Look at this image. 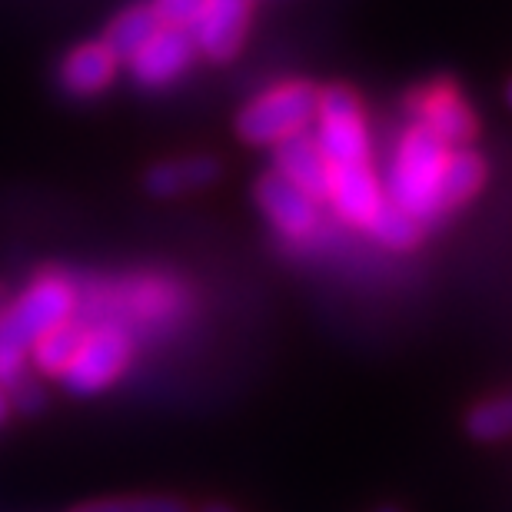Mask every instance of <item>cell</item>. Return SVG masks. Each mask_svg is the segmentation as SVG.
<instances>
[{
	"label": "cell",
	"mask_w": 512,
	"mask_h": 512,
	"mask_svg": "<svg viewBox=\"0 0 512 512\" xmlns=\"http://www.w3.org/2000/svg\"><path fill=\"white\" fill-rule=\"evenodd\" d=\"M77 290L64 273H40L0 313V386L10 389L27 376V353L54 326L74 320Z\"/></svg>",
	"instance_id": "1"
},
{
	"label": "cell",
	"mask_w": 512,
	"mask_h": 512,
	"mask_svg": "<svg viewBox=\"0 0 512 512\" xmlns=\"http://www.w3.org/2000/svg\"><path fill=\"white\" fill-rule=\"evenodd\" d=\"M446 153L449 147H443L433 133L423 130L419 124H409L399 133L393 160H389L386 187H383L386 200L396 203L399 210H406L423 227L443 217V207H439V180H443Z\"/></svg>",
	"instance_id": "2"
},
{
	"label": "cell",
	"mask_w": 512,
	"mask_h": 512,
	"mask_svg": "<svg viewBox=\"0 0 512 512\" xmlns=\"http://www.w3.org/2000/svg\"><path fill=\"white\" fill-rule=\"evenodd\" d=\"M320 90L306 80H283L256 94L237 117V133L250 147H276V143L306 133L316 120Z\"/></svg>",
	"instance_id": "3"
},
{
	"label": "cell",
	"mask_w": 512,
	"mask_h": 512,
	"mask_svg": "<svg viewBox=\"0 0 512 512\" xmlns=\"http://www.w3.org/2000/svg\"><path fill=\"white\" fill-rule=\"evenodd\" d=\"M316 147L330 167L346 163H370V130H366L363 104L350 87L336 84L320 90L316 104Z\"/></svg>",
	"instance_id": "4"
},
{
	"label": "cell",
	"mask_w": 512,
	"mask_h": 512,
	"mask_svg": "<svg viewBox=\"0 0 512 512\" xmlns=\"http://www.w3.org/2000/svg\"><path fill=\"white\" fill-rule=\"evenodd\" d=\"M130 356H133V340L124 326L100 323L94 330H87L74 363L60 373V383L74 396L104 393V389L114 386L120 380V373L130 366Z\"/></svg>",
	"instance_id": "5"
},
{
	"label": "cell",
	"mask_w": 512,
	"mask_h": 512,
	"mask_svg": "<svg viewBox=\"0 0 512 512\" xmlns=\"http://www.w3.org/2000/svg\"><path fill=\"white\" fill-rule=\"evenodd\" d=\"M413 124L429 130L443 147H469V140L476 137V114L473 107L459 97L456 84L449 80H433V84L419 87L413 97L406 100Z\"/></svg>",
	"instance_id": "6"
},
{
	"label": "cell",
	"mask_w": 512,
	"mask_h": 512,
	"mask_svg": "<svg viewBox=\"0 0 512 512\" xmlns=\"http://www.w3.org/2000/svg\"><path fill=\"white\" fill-rule=\"evenodd\" d=\"M250 7L253 0H203L200 17L190 27L197 54L217 64L237 57L250 30Z\"/></svg>",
	"instance_id": "7"
},
{
	"label": "cell",
	"mask_w": 512,
	"mask_h": 512,
	"mask_svg": "<svg viewBox=\"0 0 512 512\" xmlns=\"http://www.w3.org/2000/svg\"><path fill=\"white\" fill-rule=\"evenodd\" d=\"M256 207L286 240H306L320 227V203L286 183L280 173H266L256 180Z\"/></svg>",
	"instance_id": "8"
},
{
	"label": "cell",
	"mask_w": 512,
	"mask_h": 512,
	"mask_svg": "<svg viewBox=\"0 0 512 512\" xmlns=\"http://www.w3.org/2000/svg\"><path fill=\"white\" fill-rule=\"evenodd\" d=\"M193 57H197V47H193L190 30L160 27L157 34L137 50V57L130 60V74L140 87L160 90L187 74Z\"/></svg>",
	"instance_id": "9"
},
{
	"label": "cell",
	"mask_w": 512,
	"mask_h": 512,
	"mask_svg": "<svg viewBox=\"0 0 512 512\" xmlns=\"http://www.w3.org/2000/svg\"><path fill=\"white\" fill-rule=\"evenodd\" d=\"M326 203L350 227L366 230L370 220L376 217V210L386 203V193L380 177L370 170V163H346V167H330Z\"/></svg>",
	"instance_id": "10"
},
{
	"label": "cell",
	"mask_w": 512,
	"mask_h": 512,
	"mask_svg": "<svg viewBox=\"0 0 512 512\" xmlns=\"http://www.w3.org/2000/svg\"><path fill=\"white\" fill-rule=\"evenodd\" d=\"M273 173H280L286 183L303 190L316 203L326 200V183H330V163L316 147L313 133H296V137L273 147Z\"/></svg>",
	"instance_id": "11"
},
{
	"label": "cell",
	"mask_w": 512,
	"mask_h": 512,
	"mask_svg": "<svg viewBox=\"0 0 512 512\" xmlns=\"http://www.w3.org/2000/svg\"><path fill=\"white\" fill-rule=\"evenodd\" d=\"M120 60L114 57L104 40H90V44L74 47L60 60V87L70 97H97L114 84Z\"/></svg>",
	"instance_id": "12"
},
{
	"label": "cell",
	"mask_w": 512,
	"mask_h": 512,
	"mask_svg": "<svg viewBox=\"0 0 512 512\" xmlns=\"http://www.w3.org/2000/svg\"><path fill=\"white\" fill-rule=\"evenodd\" d=\"M220 180V160L207 157V153H193V157H177V160H163L153 163L143 177V187L153 197H180V193L210 187V183Z\"/></svg>",
	"instance_id": "13"
},
{
	"label": "cell",
	"mask_w": 512,
	"mask_h": 512,
	"mask_svg": "<svg viewBox=\"0 0 512 512\" xmlns=\"http://www.w3.org/2000/svg\"><path fill=\"white\" fill-rule=\"evenodd\" d=\"M483 183H486V160L476 150L469 147L449 150L443 180H439V207H443V213L463 207V203H469L483 190Z\"/></svg>",
	"instance_id": "14"
},
{
	"label": "cell",
	"mask_w": 512,
	"mask_h": 512,
	"mask_svg": "<svg viewBox=\"0 0 512 512\" xmlns=\"http://www.w3.org/2000/svg\"><path fill=\"white\" fill-rule=\"evenodd\" d=\"M84 336H87L84 323H74V320L60 323L50 333L40 336L34 346H30L27 363L34 366L40 376H60L70 363H74L80 343H84Z\"/></svg>",
	"instance_id": "15"
},
{
	"label": "cell",
	"mask_w": 512,
	"mask_h": 512,
	"mask_svg": "<svg viewBox=\"0 0 512 512\" xmlns=\"http://www.w3.org/2000/svg\"><path fill=\"white\" fill-rule=\"evenodd\" d=\"M160 30V20L157 14L150 10V4H143V7H130L124 10L114 24L107 27V34H104V44L114 50V57L120 60V64H130L133 57H137V50L147 44V40L157 34Z\"/></svg>",
	"instance_id": "16"
},
{
	"label": "cell",
	"mask_w": 512,
	"mask_h": 512,
	"mask_svg": "<svg viewBox=\"0 0 512 512\" xmlns=\"http://www.w3.org/2000/svg\"><path fill=\"white\" fill-rule=\"evenodd\" d=\"M366 233L380 243V247H389V250H413L419 237H423V223L409 217L406 210H399L396 203H383L380 210H376V217L370 220V227Z\"/></svg>",
	"instance_id": "17"
},
{
	"label": "cell",
	"mask_w": 512,
	"mask_h": 512,
	"mask_svg": "<svg viewBox=\"0 0 512 512\" xmlns=\"http://www.w3.org/2000/svg\"><path fill=\"white\" fill-rule=\"evenodd\" d=\"M466 429H469V436L479 439V443H499V439H509L512 436V393L483 399L479 406L469 409Z\"/></svg>",
	"instance_id": "18"
},
{
	"label": "cell",
	"mask_w": 512,
	"mask_h": 512,
	"mask_svg": "<svg viewBox=\"0 0 512 512\" xmlns=\"http://www.w3.org/2000/svg\"><path fill=\"white\" fill-rule=\"evenodd\" d=\"M74 512H190L187 503L173 496H124V499H97Z\"/></svg>",
	"instance_id": "19"
},
{
	"label": "cell",
	"mask_w": 512,
	"mask_h": 512,
	"mask_svg": "<svg viewBox=\"0 0 512 512\" xmlns=\"http://www.w3.org/2000/svg\"><path fill=\"white\" fill-rule=\"evenodd\" d=\"M150 10L157 14L160 27H173V30H190L193 20L200 17L203 0H153Z\"/></svg>",
	"instance_id": "20"
},
{
	"label": "cell",
	"mask_w": 512,
	"mask_h": 512,
	"mask_svg": "<svg viewBox=\"0 0 512 512\" xmlns=\"http://www.w3.org/2000/svg\"><path fill=\"white\" fill-rule=\"evenodd\" d=\"M7 399H10V406L20 409V413H40V409L47 406V393H44V386L34 383V380H20L17 386H10L7 389Z\"/></svg>",
	"instance_id": "21"
},
{
	"label": "cell",
	"mask_w": 512,
	"mask_h": 512,
	"mask_svg": "<svg viewBox=\"0 0 512 512\" xmlns=\"http://www.w3.org/2000/svg\"><path fill=\"white\" fill-rule=\"evenodd\" d=\"M7 413H10V399H7V389L0 386V423L7 419Z\"/></svg>",
	"instance_id": "22"
},
{
	"label": "cell",
	"mask_w": 512,
	"mask_h": 512,
	"mask_svg": "<svg viewBox=\"0 0 512 512\" xmlns=\"http://www.w3.org/2000/svg\"><path fill=\"white\" fill-rule=\"evenodd\" d=\"M203 512H233V509H230V506H207Z\"/></svg>",
	"instance_id": "23"
},
{
	"label": "cell",
	"mask_w": 512,
	"mask_h": 512,
	"mask_svg": "<svg viewBox=\"0 0 512 512\" xmlns=\"http://www.w3.org/2000/svg\"><path fill=\"white\" fill-rule=\"evenodd\" d=\"M4 306H7V290L0 286V313H4Z\"/></svg>",
	"instance_id": "24"
},
{
	"label": "cell",
	"mask_w": 512,
	"mask_h": 512,
	"mask_svg": "<svg viewBox=\"0 0 512 512\" xmlns=\"http://www.w3.org/2000/svg\"><path fill=\"white\" fill-rule=\"evenodd\" d=\"M376 512H403V509H396V506H383V509H376Z\"/></svg>",
	"instance_id": "25"
},
{
	"label": "cell",
	"mask_w": 512,
	"mask_h": 512,
	"mask_svg": "<svg viewBox=\"0 0 512 512\" xmlns=\"http://www.w3.org/2000/svg\"><path fill=\"white\" fill-rule=\"evenodd\" d=\"M506 97H509V107H512V80H509V90H506Z\"/></svg>",
	"instance_id": "26"
}]
</instances>
